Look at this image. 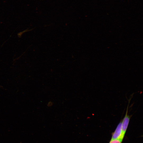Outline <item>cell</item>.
Masks as SVG:
<instances>
[{"label":"cell","instance_id":"obj_2","mask_svg":"<svg viewBox=\"0 0 143 143\" xmlns=\"http://www.w3.org/2000/svg\"><path fill=\"white\" fill-rule=\"evenodd\" d=\"M128 106L125 116L122 120V134L124 137L130 119V116L128 114Z\"/></svg>","mask_w":143,"mask_h":143},{"label":"cell","instance_id":"obj_3","mask_svg":"<svg viewBox=\"0 0 143 143\" xmlns=\"http://www.w3.org/2000/svg\"><path fill=\"white\" fill-rule=\"evenodd\" d=\"M122 141L119 140H111L109 143H122Z\"/></svg>","mask_w":143,"mask_h":143},{"label":"cell","instance_id":"obj_1","mask_svg":"<svg viewBox=\"0 0 143 143\" xmlns=\"http://www.w3.org/2000/svg\"><path fill=\"white\" fill-rule=\"evenodd\" d=\"M124 137L122 134V121H121L113 133L111 140H119L122 141Z\"/></svg>","mask_w":143,"mask_h":143}]
</instances>
